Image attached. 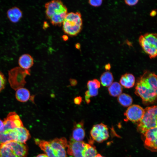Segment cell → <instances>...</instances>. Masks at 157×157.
Instances as JSON below:
<instances>
[{"label":"cell","mask_w":157,"mask_h":157,"mask_svg":"<svg viewBox=\"0 0 157 157\" xmlns=\"http://www.w3.org/2000/svg\"><path fill=\"white\" fill-rule=\"evenodd\" d=\"M35 143L48 157H67L65 149L67 142L65 138H56L49 141L34 139Z\"/></svg>","instance_id":"2"},{"label":"cell","mask_w":157,"mask_h":157,"mask_svg":"<svg viewBox=\"0 0 157 157\" xmlns=\"http://www.w3.org/2000/svg\"><path fill=\"white\" fill-rule=\"evenodd\" d=\"M120 84L126 88H130L135 85V78L134 76L131 73H127L122 75L120 78Z\"/></svg>","instance_id":"19"},{"label":"cell","mask_w":157,"mask_h":157,"mask_svg":"<svg viewBox=\"0 0 157 157\" xmlns=\"http://www.w3.org/2000/svg\"><path fill=\"white\" fill-rule=\"evenodd\" d=\"M126 4L130 6H133L137 4L138 2V0H125L124 1Z\"/></svg>","instance_id":"30"},{"label":"cell","mask_w":157,"mask_h":157,"mask_svg":"<svg viewBox=\"0 0 157 157\" xmlns=\"http://www.w3.org/2000/svg\"><path fill=\"white\" fill-rule=\"evenodd\" d=\"M6 83V79L4 75L0 71V93L4 88Z\"/></svg>","instance_id":"28"},{"label":"cell","mask_w":157,"mask_h":157,"mask_svg":"<svg viewBox=\"0 0 157 157\" xmlns=\"http://www.w3.org/2000/svg\"><path fill=\"white\" fill-rule=\"evenodd\" d=\"M90 134L93 140L101 143L106 140L109 137L108 129L107 125L101 123L94 125Z\"/></svg>","instance_id":"7"},{"label":"cell","mask_w":157,"mask_h":157,"mask_svg":"<svg viewBox=\"0 0 157 157\" xmlns=\"http://www.w3.org/2000/svg\"><path fill=\"white\" fill-rule=\"evenodd\" d=\"M15 96L18 101L21 102H25L29 99L30 92L27 89L23 87L21 88L16 90Z\"/></svg>","instance_id":"20"},{"label":"cell","mask_w":157,"mask_h":157,"mask_svg":"<svg viewBox=\"0 0 157 157\" xmlns=\"http://www.w3.org/2000/svg\"><path fill=\"white\" fill-rule=\"evenodd\" d=\"M118 102L124 107H129L132 104L133 99L129 94L126 93H122L118 97Z\"/></svg>","instance_id":"24"},{"label":"cell","mask_w":157,"mask_h":157,"mask_svg":"<svg viewBox=\"0 0 157 157\" xmlns=\"http://www.w3.org/2000/svg\"><path fill=\"white\" fill-rule=\"evenodd\" d=\"M33 57L28 54H24L21 56L18 60V64L22 68L28 70L33 64Z\"/></svg>","instance_id":"18"},{"label":"cell","mask_w":157,"mask_h":157,"mask_svg":"<svg viewBox=\"0 0 157 157\" xmlns=\"http://www.w3.org/2000/svg\"><path fill=\"white\" fill-rule=\"evenodd\" d=\"M8 133L13 141L23 144L31 138L29 131L25 128L21 127L5 131Z\"/></svg>","instance_id":"10"},{"label":"cell","mask_w":157,"mask_h":157,"mask_svg":"<svg viewBox=\"0 0 157 157\" xmlns=\"http://www.w3.org/2000/svg\"><path fill=\"white\" fill-rule=\"evenodd\" d=\"M48 26V25L47 24V23H44V28H47V26Z\"/></svg>","instance_id":"39"},{"label":"cell","mask_w":157,"mask_h":157,"mask_svg":"<svg viewBox=\"0 0 157 157\" xmlns=\"http://www.w3.org/2000/svg\"><path fill=\"white\" fill-rule=\"evenodd\" d=\"M144 109L143 117L137 126L138 131L143 135L148 129L157 126V105Z\"/></svg>","instance_id":"4"},{"label":"cell","mask_w":157,"mask_h":157,"mask_svg":"<svg viewBox=\"0 0 157 157\" xmlns=\"http://www.w3.org/2000/svg\"><path fill=\"white\" fill-rule=\"evenodd\" d=\"M97 154L94 146L91 144L86 143L83 153V157H95Z\"/></svg>","instance_id":"25"},{"label":"cell","mask_w":157,"mask_h":157,"mask_svg":"<svg viewBox=\"0 0 157 157\" xmlns=\"http://www.w3.org/2000/svg\"><path fill=\"white\" fill-rule=\"evenodd\" d=\"M4 123L3 121L0 119V132H3L4 131Z\"/></svg>","instance_id":"32"},{"label":"cell","mask_w":157,"mask_h":157,"mask_svg":"<svg viewBox=\"0 0 157 157\" xmlns=\"http://www.w3.org/2000/svg\"><path fill=\"white\" fill-rule=\"evenodd\" d=\"M82 98L80 96L74 98V103L77 105H79L82 102Z\"/></svg>","instance_id":"31"},{"label":"cell","mask_w":157,"mask_h":157,"mask_svg":"<svg viewBox=\"0 0 157 157\" xmlns=\"http://www.w3.org/2000/svg\"><path fill=\"white\" fill-rule=\"evenodd\" d=\"M76 48L79 49L80 47V45L79 44H77L76 45Z\"/></svg>","instance_id":"37"},{"label":"cell","mask_w":157,"mask_h":157,"mask_svg":"<svg viewBox=\"0 0 157 157\" xmlns=\"http://www.w3.org/2000/svg\"><path fill=\"white\" fill-rule=\"evenodd\" d=\"M67 14V11H63L52 15L49 19L53 25L60 26L63 23Z\"/></svg>","instance_id":"21"},{"label":"cell","mask_w":157,"mask_h":157,"mask_svg":"<svg viewBox=\"0 0 157 157\" xmlns=\"http://www.w3.org/2000/svg\"><path fill=\"white\" fill-rule=\"evenodd\" d=\"M82 23L81 15L80 12L67 13L63 23V30L69 35H76L81 30Z\"/></svg>","instance_id":"3"},{"label":"cell","mask_w":157,"mask_h":157,"mask_svg":"<svg viewBox=\"0 0 157 157\" xmlns=\"http://www.w3.org/2000/svg\"><path fill=\"white\" fill-rule=\"evenodd\" d=\"M144 109L140 106L133 104L129 106L124 113L126 121H130L137 124L141 120Z\"/></svg>","instance_id":"8"},{"label":"cell","mask_w":157,"mask_h":157,"mask_svg":"<svg viewBox=\"0 0 157 157\" xmlns=\"http://www.w3.org/2000/svg\"><path fill=\"white\" fill-rule=\"evenodd\" d=\"M113 77L112 73L109 71L104 72L100 77V82L104 87H109L113 83Z\"/></svg>","instance_id":"23"},{"label":"cell","mask_w":157,"mask_h":157,"mask_svg":"<svg viewBox=\"0 0 157 157\" xmlns=\"http://www.w3.org/2000/svg\"><path fill=\"white\" fill-rule=\"evenodd\" d=\"M135 94L140 97L145 104H154L157 100V75L148 71L138 79Z\"/></svg>","instance_id":"1"},{"label":"cell","mask_w":157,"mask_h":157,"mask_svg":"<svg viewBox=\"0 0 157 157\" xmlns=\"http://www.w3.org/2000/svg\"><path fill=\"white\" fill-rule=\"evenodd\" d=\"M110 67V65L109 64L106 65L105 66V68L106 70H109Z\"/></svg>","instance_id":"35"},{"label":"cell","mask_w":157,"mask_h":157,"mask_svg":"<svg viewBox=\"0 0 157 157\" xmlns=\"http://www.w3.org/2000/svg\"><path fill=\"white\" fill-rule=\"evenodd\" d=\"M29 69H24L19 67H14L8 72V81L11 87L17 90L22 88L26 83L25 78L30 75Z\"/></svg>","instance_id":"6"},{"label":"cell","mask_w":157,"mask_h":157,"mask_svg":"<svg viewBox=\"0 0 157 157\" xmlns=\"http://www.w3.org/2000/svg\"><path fill=\"white\" fill-rule=\"evenodd\" d=\"M84 124L83 121L74 124L72 138L76 141H83L84 138L85 133Z\"/></svg>","instance_id":"16"},{"label":"cell","mask_w":157,"mask_h":157,"mask_svg":"<svg viewBox=\"0 0 157 157\" xmlns=\"http://www.w3.org/2000/svg\"><path fill=\"white\" fill-rule=\"evenodd\" d=\"M88 88L85 94V100L87 104L90 101V98L97 96L98 93V90L100 87V82L97 79L89 81L87 83Z\"/></svg>","instance_id":"15"},{"label":"cell","mask_w":157,"mask_h":157,"mask_svg":"<svg viewBox=\"0 0 157 157\" xmlns=\"http://www.w3.org/2000/svg\"><path fill=\"white\" fill-rule=\"evenodd\" d=\"M62 38L63 40L65 41L67 40L68 39V37L66 35L63 36Z\"/></svg>","instance_id":"36"},{"label":"cell","mask_w":157,"mask_h":157,"mask_svg":"<svg viewBox=\"0 0 157 157\" xmlns=\"http://www.w3.org/2000/svg\"><path fill=\"white\" fill-rule=\"evenodd\" d=\"M95 157H105L102 156L100 154H97Z\"/></svg>","instance_id":"38"},{"label":"cell","mask_w":157,"mask_h":157,"mask_svg":"<svg viewBox=\"0 0 157 157\" xmlns=\"http://www.w3.org/2000/svg\"><path fill=\"white\" fill-rule=\"evenodd\" d=\"M103 1L101 0H90L88 3L91 6L94 7H98L101 5Z\"/></svg>","instance_id":"29"},{"label":"cell","mask_w":157,"mask_h":157,"mask_svg":"<svg viewBox=\"0 0 157 157\" xmlns=\"http://www.w3.org/2000/svg\"><path fill=\"white\" fill-rule=\"evenodd\" d=\"M11 141L13 140L8 133L6 131L0 132V146Z\"/></svg>","instance_id":"27"},{"label":"cell","mask_w":157,"mask_h":157,"mask_svg":"<svg viewBox=\"0 0 157 157\" xmlns=\"http://www.w3.org/2000/svg\"><path fill=\"white\" fill-rule=\"evenodd\" d=\"M157 13L156 11L153 10H152L150 13V15L151 16L154 17L155 16Z\"/></svg>","instance_id":"33"},{"label":"cell","mask_w":157,"mask_h":157,"mask_svg":"<svg viewBox=\"0 0 157 157\" xmlns=\"http://www.w3.org/2000/svg\"><path fill=\"white\" fill-rule=\"evenodd\" d=\"M145 147L152 151H157V126L147 130L143 134Z\"/></svg>","instance_id":"9"},{"label":"cell","mask_w":157,"mask_h":157,"mask_svg":"<svg viewBox=\"0 0 157 157\" xmlns=\"http://www.w3.org/2000/svg\"><path fill=\"white\" fill-rule=\"evenodd\" d=\"M36 157H48L46 154H40L38 155Z\"/></svg>","instance_id":"34"},{"label":"cell","mask_w":157,"mask_h":157,"mask_svg":"<svg viewBox=\"0 0 157 157\" xmlns=\"http://www.w3.org/2000/svg\"><path fill=\"white\" fill-rule=\"evenodd\" d=\"M3 122L4 126L3 132L24 126L19 116L15 112L9 113L4 119Z\"/></svg>","instance_id":"13"},{"label":"cell","mask_w":157,"mask_h":157,"mask_svg":"<svg viewBox=\"0 0 157 157\" xmlns=\"http://www.w3.org/2000/svg\"><path fill=\"white\" fill-rule=\"evenodd\" d=\"M85 144L83 141H77L71 138L67 142V153L69 157H83Z\"/></svg>","instance_id":"11"},{"label":"cell","mask_w":157,"mask_h":157,"mask_svg":"<svg viewBox=\"0 0 157 157\" xmlns=\"http://www.w3.org/2000/svg\"><path fill=\"white\" fill-rule=\"evenodd\" d=\"M0 157H17L11 150L3 144L0 146Z\"/></svg>","instance_id":"26"},{"label":"cell","mask_w":157,"mask_h":157,"mask_svg":"<svg viewBox=\"0 0 157 157\" xmlns=\"http://www.w3.org/2000/svg\"><path fill=\"white\" fill-rule=\"evenodd\" d=\"M45 7L46 16L49 19L54 15L67 11L66 7L60 0H53L47 2L45 4Z\"/></svg>","instance_id":"12"},{"label":"cell","mask_w":157,"mask_h":157,"mask_svg":"<svg viewBox=\"0 0 157 157\" xmlns=\"http://www.w3.org/2000/svg\"><path fill=\"white\" fill-rule=\"evenodd\" d=\"M7 15L8 18L11 22L16 23L22 18V13L19 8L13 7L7 10Z\"/></svg>","instance_id":"17"},{"label":"cell","mask_w":157,"mask_h":157,"mask_svg":"<svg viewBox=\"0 0 157 157\" xmlns=\"http://www.w3.org/2000/svg\"><path fill=\"white\" fill-rule=\"evenodd\" d=\"M140 45L151 59L157 56V34L146 33L139 38Z\"/></svg>","instance_id":"5"},{"label":"cell","mask_w":157,"mask_h":157,"mask_svg":"<svg viewBox=\"0 0 157 157\" xmlns=\"http://www.w3.org/2000/svg\"><path fill=\"white\" fill-rule=\"evenodd\" d=\"M122 86L119 83L113 82L108 88V91L110 95L113 97L119 96L122 92Z\"/></svg>","instance_id":"22"},{"label":"cell","mask_w":157,"mask_h":157,"mask_svg":"<svg viewBox=\"0 0 157 157\" xmlns=\"http://www.w3.org/2000/svg\"><path fill=\"white\" fill-rule=\"evenodd\" d=\"M3 144L9 148L17 157H27L28 149L25 144L11 141Z\"/></svg>","instance_id":"14"}]
</instances>
